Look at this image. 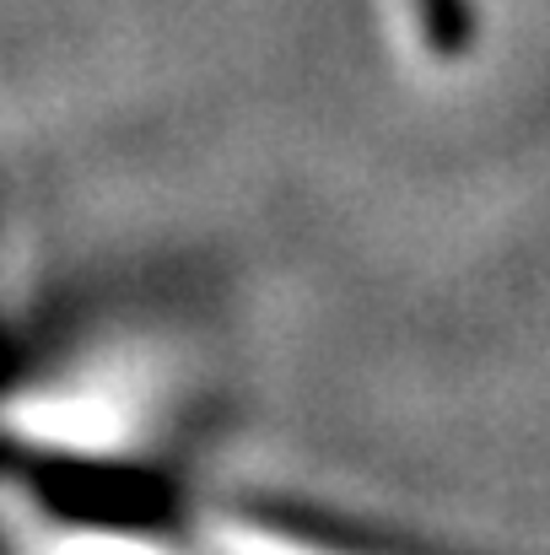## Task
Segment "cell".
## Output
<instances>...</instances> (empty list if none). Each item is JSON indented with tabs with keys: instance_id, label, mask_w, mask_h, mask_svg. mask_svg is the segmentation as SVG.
I'll return each mask as SVG.
<instances>
[{
	"instance_id": "1",
	"label": "cell",
	"mask_w": 550,
	"mask_h": 555,
	"mask_svg": "<svg viewBox=\"0 0 550 555\" xmlns=\"http://www.w3.org/2000/svg\"><path fill=\"white\" fill-rule=\"evenodd\" d=\"M205 545L216 555H367V551L341 545V540L297 534V529L265 524V518H210Z\"/></svg>"
},
{
	"instance_id": "2",
	"label": "cell",
	"mask_w": 550,
	"mask_h": 555,
	"mask_svg": "<svg viewBox=\"0 0 550 555\" xmlns=\"http://www.w3.org/2000/svg\"><path fill=\"white\" fill-rule=\"evenodd\" d=\"M38 555H174L152 534H130L114 524H87V529H54L43 534Z\"/></svg>"
},
{
	"instance_id": "3",
	"label": "cell",
	"mask_w": 550,
	"mask_h": 555,
	"mask_svg": "<svg viewBox=\"0 0 550 555\" xmlns=\"http://www.w3.org/2000/svg\"><path fill=\"white\" fill-rule=\"evenodd\" d=\"M394 11L410 22L415 43H426L437 54L464 38V0H394Z\"/></svg>"
}]
</instances>
